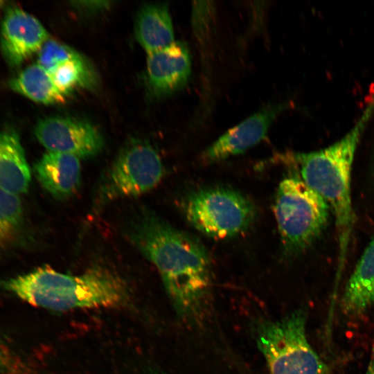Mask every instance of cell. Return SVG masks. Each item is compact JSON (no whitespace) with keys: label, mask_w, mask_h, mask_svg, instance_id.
<instances>
[{"label":"cell","mask_w":374,"mask_h":374,"mask_svg":"<svg viewBox=\"0 0 374 374\" xmlns=\"http://www.w3.org/2000/svg\"><path fill=\"white\" fill-rule=\"evenodd\" d=\"M274 215L284 253L308 249L327 225L329 206L297 177L283 179L275 197Z\"/></svg>","instance_id":"cell-4"},{"label":"cell","mask_w":374,"mask_h":374,"mask_svg":"<svg viewBox=\"0 0 374 374\" xmlns=\"http://www.w3.org/2000/svg\"><path fill=\"white\" fill-rule=\"evenodd\" d=\"M35 134L51 152L74 155L78 158L97 154L103 148L100 132L90 123L74 118L52 116L37 124Z\"/></svg>","instance_id":"cell-8"},{"label":"cell","mask_w":374,"mask_h":374,"mask_svg":"<svg viewBox=\"0 0 374 374\" xmlns=\"http://www.w3.org/2000/svg\"><path fill=\"white\" fill-rule=\"evenodd\" d=\"M188 222L204 235L226 239L246 231L256 217L250 199L227 187H208L192 192L184 203Z\"/></svg>","instance_id":"cell-6"},{"label":"cell","mask_w":374,"mask_h":374,"mask_svg":"<svg viewBox=\"0 0 374 374\" xmlns=\"http://www.w3.org/2000/svg\"><path fill=\"white\" fill-rule=\"evenodd\" d=\"M48 37L45 28L32 15L18 8L6 12L1 25V46L10 65H21L40 51Z\"/></svg>","instance_id":"cell-10"},{"label":"cell","mask_w":374,"mask_h":374,"mask_svg":"<svg viewBox=\"0 0 374 374\" xmlns=\"http://www.w3.org/2000/svg\"><path fill=\"white\" fill-rule=\"evenodd\" d=\"M1 285L30 305L54 311L118 308L130 299L127 286L119 277L98 268L73 276L39 267Z\"/></svg>","instance_id":"cell-3"},{"label":"cell","mask_w":374,"mask_h":374,"mask_svg":"<svg viewBox=\"0 0 374 374\" xmlns=\"http://www.w3.org/2000/svg\"><path fill=\"white\" fill-rule=\"evenodd\" d=\"M163 172L161 159L150 145L130 144L121 151L100 183L97 204L143 194L159 184Z\"/></svg>","instance_id":"cell-7"},{"label":"cell","mask_w":374,"mask_h":374,"mask_svg":"<svg viewBox=\"0 0 374 374\" xmlns=\"http://www.w3.org/2000/svg\"><path fill=\"white\" fill-rule=\"evenodd\" d=\"M287 107L285 103L264 107L220 136L202 154L210 163L240 154L262 141L278 116Z\"/></svg>","instance_id":"cell-9"},{"label":"cell","mask_w":374,"mask_h":374,"mask_svg":"<svg viewBox=\"0 0 374 374\" xmlns=\"http://www.w3.org/2000/svg\"><path fill=\"white\" fill-rule=\"evenodd\" d=\"M78 55L68 46L48 39L39 51L37 64L50 73L60 64Z\"/></svg>","instance_id":"cell-19"},{"label":"cell","mask_w":374,"mask_h":374,"mask_svg":"<svg viewBox=\"0 0 374 374\" xmlns=\"http://www.w3.org/2000/svg\"><path fill=\"white\" fill-rule=\"evenodd\" d=\"M22 204L17 195L0 189V245L11 240L22 220Z\"/></svg>","instance_id":"cell-18"},{"label":"cell","mask_w":374,"mask_h":374,"mask_svg":"<svg viewBox=\"0 0 374 374\" xmlns=\"http://www.w3.org/2000/svg\"><path fill=\"white\" fill-rule=\"evenodd\" d=\"M152 374H160V373H152Z\"/></svg>","instance_id":"cell-22"},{"label":"cell","mask_w":374,"mask_h":374,"mask_svg":"<svg viewBox=\"0 0 374 374\" xmlns=\"http://www.w3.org/2000/svg\"><path fill=\"white\" fill-rule=\"evenodd\" d=\"M366 374H374V349L370 359Z\"/></svg>","instance_id":"cell-20"},{"label":"cell","mask_w":374,"mask_h":374,"mask_svg":"<svg viewBox=\"0 0 374 374\" xmlns=\"http://www.w3.org/2000/svg\"><path fill=\"white\" fill-rule=\"evenodd\" d=\"M147 74L151 87L159 94H169L184 87L191 74V57L187 45L175 41L148 54Z\"/></svg>","instance_id":"cell-11"},{"label":"cell","mask_w":374,"mask_h":374,"mask_svg":"<svg viewBox=\"0 0 374 374\" xmlns=\"http://www.w3.org/2000/svg\"><path fill=\"white\" fill-rule=\"evenodd\" d=\"M306 313L298 310L258 327L257 344L270 374H330L305 333Z\"/></svg>","instance_id":"cell-5"},{"label":"cell","mask_w":374,"mask_h":374,"mask_svg":"<svg viewBox=\"0 0 374 374\" xmlns=\"http://www.w3.org/2000/svg\"><path fill=\"white\" fill-rule=\"evenodd\" d=\"M134 30L137 41L148 54L175 42L171 16L163 4L144 6L137 15Z\"/></svg>","instance_id":"cell-15"},{"label":"cell","mask_w":374,"mask_h":374,"mask_svg":"<svg viewBox=\"0 0 374 374\" xmlns=\"http://www.w3.org/2000/svg\"><path fill=\"white\" fill-rule=\"evenodd\" d=\"M49 73L58 90L66 96L86 82L88 71L85 62L79 55L60 64Z\"/></svg>","instance_id":"cell-17"},{"label":"cell","mask_w":374,"mask_h":374,"mask_svg":"<svg viewBox=\"0 0 374 374\" xmlns=\"http://www.w3.org/2000/svg\"><path fill=\"white\" fill-rule=\"evenodd\" d=\"M127 234L157 267L178 314L191 323L201 321L213 285L211 259L201 242L148 213L136 219Z\"/></svg>","instance_id":"cell-1"},{"label":"cell","mask_w":374,"mask_h":374,"mask_svg":"<svg viewBox=\"0 0 374 374\" xmlns=\"http://www.w3.org/2000/svg\"><path fill=\"white\" fill-rule=\"evenodd\" d=\"M34 169L43 188L56 198L70 197L80 186L81 166L80 158L74 155L48 151Z\"/></svg>","instance_id":"cell-12"},{"label":"cell","mask_w":374,"mask_h":374,"mask_svg":"<svg viewBox=\"0 0 374 374\" xmlns=\"http://www.w3.org/2000/svg\"><path fill=\"white\" fill-rule=\"evenodd\" d=\"M15 91L37 103L51 105L65 101L66 96L55 85L50 73L39 64L24 69L10 82Z\"/></svg>","instance_id":"cell-16"},{"label":"cell","mask_w":374,"mask_h":374,"mask_svg":"<svg viewBox=\"0 0 374 374\" xmlns=\"http://www.w3.org/2000/svg\"><path fill=\"white\" fill-rule=\"evenodd\" d=\"M2 4H3V1H0V7L1 6Z\"/></svg>","instance_id":"cell-21"},{"label":"cell","mask_w":374,"mask_h":374,"mask_svg":"<svg viewBox=\"0 0 374 374\" xmlns=\"http://www.w3.org/2000/svg\"><path fill=\"white\" fill-rule=\"evenodd\" d=\"M374 113V99L341 139L323 149L292 154L298 178L319 194L335 217L339 243L337 275L342 273L355 223L350 181L355 153L370 118Z\"/></svg>","instance_id":"cell-2"},{"label":"cell","mask_w":374,"mask_h":374,"mask_svg":"<svg viewBox=\"0 0 374 374\" xmlns=\"http://www.w3.org/2000/svg\"><path fill=\"white\" fill-rule=\"evenodd\" d=\"M374 303V237L365 249L350 276L341 299L347 316L363 314Z\"/></svg>","instance_id":"cell-14"},{"label":"cell","mask_w":374,"mask_h":374,"mask_svg":"<svg viewBox=\"0 0 374 374\" xmlns=\"http://www.w3.org/2000/svg\"><path fill=\"white\" fill-rule=\"evenodd\" d=\"M30 179L19 135L12 130L0 132V189L15 195L24 193Z\"/></svg>","instance_id":"cell-13"}]
</instances>
